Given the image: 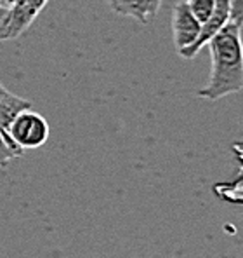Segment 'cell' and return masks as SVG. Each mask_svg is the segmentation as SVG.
<instances>
[{"label": "cell", "instance_id": "cell-3", "mask_svg": "<svg viewBox=\"0 0 243 258\" xmlns=\"http://www.w3.org/2000/svg\"><path fill=\"white\" fill-rule=\"evenodd\" d=\"M49 0H18L7 9L6 20L0 26V42L13 40L30 28L37 16L42 13Z\"/></svg>", "mask_w": 243, "mask_h": 258}, {"label": "cell", "instance_id": "cell-1", "mask_svg": "<svg viewBox=\"0 0 243 258\" xmlns=\"http://www.w3.org/2000/svg\"><path fill=\"white\" fill-rule=\"evenodd\" d=\"M210 49V77L198 91V98L217 101L243 89V42L241 28L233 23L226 26L207 44Z\"/></svg>", "mask_w": 243, "mask_h": 258}, {"label": "cell", "instance_id": "cell-11", "mask_svg": "<svg viewBox=\"0 0 243 258\" xmlns=\"http://www.w3.org/2000/svg\"><path fill=\"white\" fill-rule=\"evenodd\" d=\"M14 2H18V0H0V4H2V6L6 7V9H9V7L13 6Z\"/></svg>", "mask_w": 243, "mask_h": 258}, {"label": "cell", "instance_id": "cell-2", "mask_svg": "<svg viewBox=\"0 0 243 258\" xmlns=\"http://www.w3.org/2000/svg\"><path fill=\"white\" fill-rule=\"evenodd\" d=\"M9 136L23 150L39 149L49 140V122L39 112L32 108L21 112L11 124Z\"/></svg>", "mask_w": 243, "mask_h": 258}, {"label": "cell", "instance_id": "cell-7", "mask_svg": "<svg viewBox=\"0 0 243 258\" xmlns=\"http://www.w3.org/2000/svg\"><path fill=\"white\" fill-rule=\"evenodd\" d=\"M160 6L162 0H115L111 9L120 16L134 18L136 21L146 25L157 18Z\"/></svg>", "mask_w": 243, "mask_h": 258}, {"label": "cell", "instance_id": "cell-12", "mask_svg": "<svg viewBox=\"0 0 243 258\" xmlns=\"http://www.w3.org/2000/svg\"><path fill=\"white\" fill-rule=\"evenodd\" d=\"M113 2H115V0H108V4H109V6H111Z\"/></svg>", "mask_w": 243, "mask_h": 258}, {"label": "cell", "instance_id": "cell-9", "mask_svg": "<svg viewBox=\"0 0 243 258\" xmlns=\"http://www.w3.org/2000/svg\"><path fill=\"white\" fill-rule=\"evenodd\" d=\"M23 154L25 150L13 138H6L4 135H0V166H6L11 159L21 157Z\"/></svg>", "mask_w": 243, "mask_h": 258}, {"label": "cell", "instance_id": "cell-6", "mask_svg": "<svg viewBox=\"0 0 243 258\" xmlns=\"http://www.w3.org/2000/svg\"><path fill=\"white\" fill-rule=\"evenodd\" d=\"M32 108V101L25 100L21 96H16L14 93H11L6 86L0 82V135H4L6 138L9 136L11 124L14 122L18 115L25 110Z\"/></svg>", "mask_w": 243, "mask_h": 258}, {"label": "cell", "instance_id": "cell-8", "mask_svg": "<svg viewBox=\"0 0 243 258\" xmlns=\"http://www.w3.org/2000/svg\"><path fill=\"white\" fill-rule=\"evenodd\" d=\"M215 2H217V0H186L189 11H191L193 16L200 23H205L210 18V14L214 13V9H215Z\"/></svg>", "mask_w": 243, "mask_h": 258}, {"label": "cell", "instance_id": "cell-10", "mask_svg": "<svg viewBox=\"0 0 243 258\" xmlns=\"http://www.w3.org/2000/svg\"><path fill=\"white\" fill-rule=\"evenodd\" d=\"M229 23L243 26V0H229Z\"/></svg>", "mask_w": 243, "mask_h": 258}, {"label": "cell", "instance_id": "cell-4", "mask_svg": "<svg viewBox=\"0 0 243 258\" xmlns=\"http://www.w3.org/2000/svg\"><path fill=\"white\" fill-rule=\"evenodd\" d=\"M202 23L193 16L186 2H176L172 9V39L177 52L188 49L196 40Z\"/></svg>", "mask_w": 243, "mask_h": 258}, {"label": "cell", "instance_id": "cell-5", "mask_svg": "<svg viewBox=\"0 0 243 258\" xmlns=\"http://www.w3.org/2000/svg\"><path fill=\"white\" fill-rule=\"evenodd\" d=\"M227 23H229V0H217V2H215L214 13L210 14V18H208L207 21L202 23V28H200V33L195 42H193V45H189L188 49L181 51L179 54L184 59L195 58L200 49L210 42Z\"/></svg>", "mask_w": 243, "mask_h": 258}]
</instances>
